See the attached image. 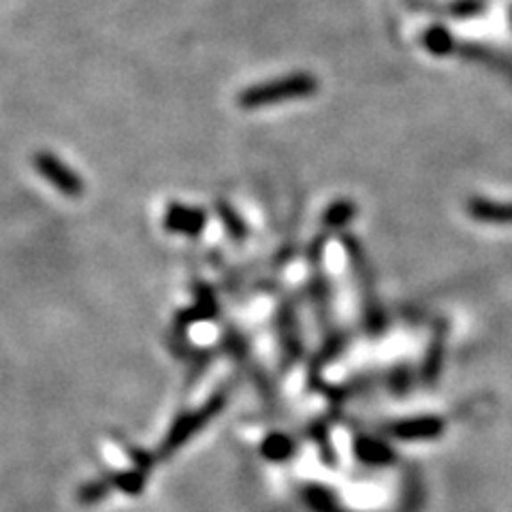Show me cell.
I'll return each mask as SVG.
<instances>
[{"instance_id": "3", "label": "cell", "mask_w": 512, "mask_h": 512, "mask_svg": "<svg viewBox=\"0 0 512 512\" xmlns=\"http://www.w3.org/2000/svg\"><path fill=\"white\" fill-rule=\"evenodd\" d=\"M32 162H35L37 173H39L47 184H52L60 194L70 199L84 194V182H81V178L69 165H64L58 156H54L52 152H39V154L32 158Z\"/></svg>"}, {"instance_id": "1", "label": "cell", "mask_w": 512, "mask_h": 512, "mask_svg": "<svg viewBox=\"0 0 512 512\" xmlns=\"http://www.w3.org/2000/svg\"><path fill=\"white\" fill-rule=\"evenodd\" d=\"M316 90V79L312 75L297 73L286 75V78L265 81V84L252 86V88L244 90L239 95V105L246 109H259L277 105V103L288 99H299V96H308Z\"/></svg>"}, {"instance_id": "9", "label": "cell", "mask_w": 512, "mask_h": 512, "mask_svg": "<svg viewBox=\"0 0 512 512\" xmlns=\"http://www.w3.org/2000/svg\"><path fill=\"white\" fill-rule=\"evenodd\" d=\"M425 43H427V45L432 47L435 54H442V52H446V47H449V37H446L444 30L435 29V30L429 32Z\"/></svg>"}, {"instance_id": "8", "label": "cell", "mask_w": 512, "mask_h": 512, "mask_svg": "<svg viewBox=\"0 0 512 512\" xmlns=\"http://www.w3.org/2000/svg\"><path fill=\"white\" fill-rule=\"evenodd\" d=\"M218 214H220L222 222H225V227H227V231L231 233L233 237L242 239L244 235H246V227H244L242 218H237L235 211H233L227 203H218Z\"/></svg>"}, {"instance_id": "5", "label": "cell", "mask_w": 512, "mask_h": 512, "mask_svg": "<svg viewBox=\"0 0 512 512\" xmlns=\"http://www.w3.org/2000/svg\"><path fill=\"white\" fill-rule=\"evenodd\" d=\"M216 316V301L211 299L210 293H199V301L194 303L193 308H188L186 312L178 314V326L179 329H186L193 323H197V320H207V318H214Z\"/></svg>"}, {"instance_id": "7", "label": "cell", "mask_w": 512, "mask_h": 512, "mask_svg": "<svg viewBox=\"0 0 512 512\" xmlns=\"http://www.w3.org/2000/svg\"><path fill=\"white\" fill-rule=\"evenodd\" d=\"M111 481H113V487H118L120 491L137 495L145 484V472H141V470L122 472V474H116Z\"/></svg>"}, {"instance_id": "6", "label": "cell", "mask_w": 512, "mask_h": 512, "mask_svg": "<svg viewBox=\"0 0 512 512\" xmlns=\"http://www.w3.org/2000/svg\"><path fill=\"white\" fill-rule=\"evenodd\" d=\"M113 481L111 478H101V481H92L79 489V502L81 504H95L99 500L107 498V493L111 491Z\"/></svg>"}, {"instance_id": "2", "label": "cell", "mask_w": 512, "mask_h": 512, "mask_svg": "<svg viewBox=\"0 0 512 512\" xmlns=\"http://www.w3.org/2000/svg\"><path fill=\"white\" fill-rule=\"evenodd\" d=\"M222 406H225V395H216V397H211L203 408H199L197 412L182 414V417L173 423V427L169 429L165 442H162L161 446V455L176 453L179 446H184L186 440L193 438V435L197 434L207 421H211V418L222 410Z\"/></svg>"}, {"instance_id": "10", "label": "cell", "mask_w": 512, "mask_h": 512, "mask_svg": "<svg viewBox=\"0 0 512 512\" xmlns=\"http://www.w3.org/2000/svg\"><path fill=\"white\" fill-rule=\"evenodd\" d=\"M130 457H133V461H135V466H137V470L141 472H148L152 466H154V461H152V457L145 453V450H141V449H130Z\"/></svg>"}, {"instance_id": "4", "label": "cell", "mask_w": 512, "mask_h": 512, "mask_svg": "<svg viewBox=\"0 0 512 512\" xmlns=\"http://www.w3.org/2000/svg\"><path fill=\"white\" fill-rule=\"evenodd\" d=\"M162 225H165L167 231L178 233V235L197 237L207 225V216L199 207L171 203L167 207L165 216H162Z\"/></svg>"}]
</instances>
